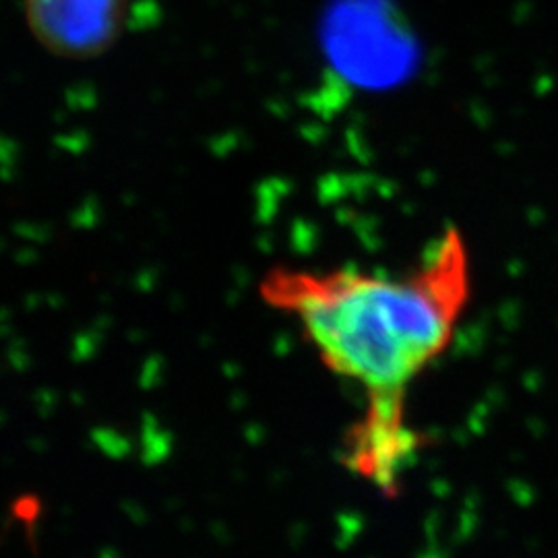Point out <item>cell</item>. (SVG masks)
Returning a JSON list of instances; mask_svg holds the SVG:
<instances>
[{
	"label": "cell",
	"instance_id": "6da1fadb",
	"mask_svg": "<svg viewBox=\"0 0 558 558\" xmlns=\"http://www.w3.org/2000/svg\"><path fill=\"white\" fill-rule=\"evenodd\" d=\"M259 294L299 325L333 375L364 393L343 456L356 476L393 493L420 449L408 391L447 352L472 299V255L461 230L447 226L403 274L281 265L260 279Z\"/></svg>",
	"mask_w": 558,
	"mask_h": 558
},
{
	"label": "cell",
	"instance_id": "7a4b0ae2",
	"mask_svg": "<svg viewBox=\"0 0 558 558\" xmlns=\"http://www.w3.org/2000/svg\"><path fill=\"white\" fill-rule=\"evenodd\" d=\"M34 38L60 59L87 60L114 46L131 0H23Z\"/></svg>",
	"mask_w": 558,
	"mask_h": 558
}]
</instances>
